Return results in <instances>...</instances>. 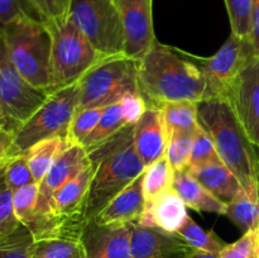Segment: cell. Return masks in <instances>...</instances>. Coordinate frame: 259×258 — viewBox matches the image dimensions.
Listing matches in <instances>:
<instances>
[{
	"instance_id": "cell-1",
	"label": "cell",
	"mask_w": 259,
	"mask_h": 258,
	"mask_svg": "<svg viewBox=\"0 0 259 258\" xmlns=\"http://www.w3.org/2000/svg\"><path fill=\"white\" fill-rule=\"evenodd\" d=\"M138 80L147 106L210 99L204 72L191 55L157 40L139 61Z\"/></svg>"
},
{
	"instance_id": "cell-2",
	"label": "cell",
	"mask_w": 259,
	"mask_h": 258,
	"mask_svg": "<svg viewBox=\"0 0 259 258\" xmlns=\"http://www.w3.org/2000/svg\"><path fill=\"white\" fill-rule=\"evenodd\" d=\"M133 126L126 124L118 133L88 152L93 177L86 197V222L95 219L119 192L146 169L134 146Z\"/></svg>"
},
{
	"instance_id": "cell-3",
	"label": "cell",
	"mask_w": 259,
	"mask_h": 258,
	"mask_svg": "<svg viewBox=\"0 0 259 258\" xmlns=\"http://www.w3.org/2000/svg\"><path fill=\"white\" fill-rule=\"evenodd\" d=\"M197 123L212 139L223 163L238 177L248 192H258L259 151L224 98L196 103Z\"/></svg>"
},
{
	"instance_id": "cell-4",
	"label": "cell",
	"mask_w": 259,
	"mask_h": 258,
	"mask_svg": "<svg viewBox=\"0 0 259 258\" xmlns=\"http://www.w3.org/2000/svg\"><path fill=\"white\" fill-rule=\"evenodd\" d=\"M10 61L39 90L52 94V35L45 22L20 15L0 27Z\"/></svg>"
},
{
	"instance_id": "cell-5",
	"label": "cell",
	"mask_w": 259,
	"mask_h": 258,
	"mask_svg": "<svg viewBox=\"0 0 259 258\" xmlns=\"http://www.w3.org/2000/svg\"><path fill=\"white\" fill-rule=\"evenodd\" d=\"M139 60L125 55L105 57L78 81V110L106 108L120 103L131 93L139 91Z\"/></svg>"
},
{
	"instance_id": "cell-6",
	"label": "cell",
	"mask_w": 259,
	"mask_h": 258,
	"mask_svg": "<svg viewBox=\"0 0 259 258\" xmlns=\"http://www.w3.org/2000/svg\"><path fill=\"white\" fill-rule=\"evenodd\" d=\"M80 105L78 82L50 94L47 100L13 136L9 157L19 156L39 142L51 138L68 139L70 125ZM70 141V139H68Z\"/></svg>"
},
{
	"instance_id": "cell-7",
	"label": "cell",
	"mask_w": 259,
	"mask_h": 258,
	"mask_svg": "<svg viewBox=\"0 0 259 258\" xmlns=\"http://www.w3.org/2000/svg\"><path fill=\"white\" fill-rule=\"evenodd\" d=\"M52 35V75L55 91L78 82L101 56L70 18L46 23ZM53 91V93H55Z\"/></svg>"
},
{
	"instance_id": "cell-8",
	"label": "cell",
	"mask_w": 259,
	"mask_h": 258,
	"mask_svg": "<svg viewBox=\"0 0 259 258\" xmlns=\"http://www.w3.org/2000/svg\"><path fill=\"white\" fill-rule=\"evenodd\" d=\"M68 18L104 57L124 55V29L115 0H72Z\"/></svg>"
},
{
	"instance_id": "cell-9",
	"label": "cell",
	"mask_w": 259,
	"mask_h": 258,
	"mask_svg": "<svg viewBox=\"0 0 259 258\" xmlns=\"http://www.w3.org/2000/svg\"><path fill=\"white\" fill-rule=\"evenodd\" d=\"M48 96L18 72L0 32V129L14 136Z\"/></svg>"
},
{
	"instance_id": "cell-10",
	"label": "cell",
	"mask_w": 259,
	"mask_h": 258,
	"mask_svg": "<svg viewBox=\"0 0 259 258\" xmlns=\"http://www.w3.org/2000/svg\"><path fill=\"white\" fill-rule=\"evenodd\" d=\"M89 163V153L82 144L72 143L61 152L56 158L45 179L39 182L37 206L28 229L34 240L46 239L48 237L51 215H52L53 196L56 191L71 179L80 174Z\"/></svg>"
},
{
	"instance_id": "cell-11",
	"label": "cell",
	"mask_w": 259,
	"mask_h": 258,
	"mask_svg": "<svg viewBox=\"0 0 259 258\" xmlns=\"http://www.w3.org/2000/svg\"><path fill=\"white\" fill-rule=\"evenodd\" d=\"M257 56L249 38H242L232 33L214 56L204 58L191 55V57L204 72L210 99H225L238 73Z\"/></svg>"
},
{
	"instance_id": "cell-12",
	"label": "cell",
	"mask_w": 259,
	"mask_h": 258,
	"mask_svg": "<svg viewBox=\"0 0 259 258\" xmlns=\"http://www.w3.org/2000/svg\"><path fill=\"white\" fill-rule=\"evenodd\" d=\"M225 99L259 151V56L238 73Z\"/></svg>"
},
{
	"instance_id": "cell-13",
	"label": "cell",
	"mask_w": 259,
	"mask_h": 258,
	"mask_svg": "<svg viewBox=\"0 0 259 258\" xmlns=\"http://www.w3.org/2000/svg\"><path fill=\"white\" fill-rule=\"evenodd\" d=\"M124 29V55L141 61L156 43L152 0H115Z\"/></svg>"
},
{
	"instance_id": "cell-14",
	"label": "cell",
	"mask_w": 259,
	"mask_h": 258,
	"mask_svg": "<svg viewBox=\"0 0 259 258\" xmlns=\"http://www.w3.org/2000/svg\"><path fill=\"white\" fill-rule=\"evenodd\" d=\"M86 258H133L131 224L86 223L80 237Z\"/></svg>"
},
{
	"instance_id": "cell-15",
	"label": "cell",
	"mask_w": 259,
	"mask_h": 258,
	"mask_svg": "<svg viewBox=\"0 0 259 258\" xmlns=\"http://www.w3.org/2000/svg\"><path fill=\"white\" fill-rule=\"evenodd\" d=\"M131 244L133 258H189L196 250L179 233L137 223L131 224Z\"/></svg>"
},
{
	"instance_id": "cell-16",
	"label": "cell",
	"mask_w": 259,
	"mask_h": 258,
	"mask_svg": "<svg viewBox=\"0 0 259 258\" xmlns=\"http://www.w3.org/2000/svg\"><path fill=\"white\" fill-rule=\"evenodd\" d=\"M133 138L137 153L146 168L164 157L167 132L162 113L158 108L148 106L133 126Z\"/></svg>"
},
{
	"instance_id": "cell-17",
	"label": "cell",
	"mask_w": 259,
	"mask_h": 258,
	"mask_svg": "<svg viewBox=\"0 0 259 258\" xmlns=\"http://www.w3.org/2000/svg\"><path fill=\"white\" fill-rule=\"evenodd\" d=\"M187 217L186 204L172 187L156 199L146 202V207L137 224L177 233L186 222Z\"/></svg>"
},
{
	"instance_id": "cell-18",
	"label": "cell",
	"mask_w": 259,
	"mask_h": 258,
	"mask_svg": "<svg viewBox=\"0 0 259 258\" xmlns=\"http://www.w3.org/2000/svg\"><path fill=\"white\" fill-rule=\"evenodd\" d=\"M146 202L143 191V174H142L123 191L119 192L93 220H96L101 224L137 223L146 207Z\"/></svg>"
},
{
	"instance_id": "cell-19",
	"label": "cell",
	"mask_w": 259,
	"mask_h": 258,
	"mask_svg": "<svg viewBox=\"0 0 259 258\" xmlns=\"http://www.w3.org/2000/svg\"><path fill=\"white\" fill-rule=\"evenodd\" d=\"M187 171L215 197L227 205L245 190L238 177L223 163L189 167Z\"/></svg>"
},
{
	"instance_id": "cell-20",
	"label": "cell",
	"mask_w": 259,
	"mask_h": 258,
	"mask_svg": "<svg viewBox=\"0 0 259 258\" xmlns=\"http://www.w3.org/2000/svg\"><path fill=\"white\" fill-rule=\"evenodd\" d=\"M174 190L180 195L186 206L196 211H206L212 214L225 215L227 204L215 197L206 187L202 186L187 169L175 171Z\"/></svg>"
},
{
	"instance_id": "cell-21",
	"label": "cell",
	"mask_w": 259,
	"mask_h": 258,
	"mask_svg": "<svg viewBox=\"0 0 259 258\" xmlns=\"http://www.w3.org/2000/svg\"><path fill=\"white\" fill-rule=\"evenodd\" d=\"M70 144L72 143L66 138H51L34 144L23 153L27 158L29 168L37 184H39L45 179L56 158Z\"/></svg>"
},
{
	"instance_id": "cell-22",
	"label": "cell",
	"mask_w": 259,
	"mask_h": 258,
	"mask_svg": "<svg viewBox=\"0 0 259 258\" xmlns=\"http://www.w3.org/2000/svg\"><path fill=\"white\" fill-rule=\"evenodd\" d=\"M157 108L162 113L167 134L172 132L194 134V132L199 126L196 103H191V101L163 103L159 104Z\"/></svg>"
},
{
	"instance_id": "cell-23",
	"label": "cell",
	"mask_w": 259,
	"mask_h": 258,
	"mask_svg": "<svg viewBox=\"0 0 259 258\" xmlns=\"http://www.w3.org/2000/svg\"><path fill=\"white\" fill-rule=\"evenodd\" d=\"M228 218L244 233L259 228V196L258 192L243 191L239 196L227 205Z\"/></svg>"
},
{
	"instance_id": "cell-24",
	"label": "cell",
	"mask_w": 259,
	"mask_h": 258,
	"mask_svg": "<svg viewBox=\"0 0 259 258\" xmlns=\"http://www.w3.org/2000/svg\"><path fill=\"white\" fill-rule=\"evenodd\" d=\"M29 258H86L80 239L46 238L34 240Z\"/></svg>"
},
{
	"instance_id": "cell-25",
	"label": "cell",
	"mask_w": 259,
	"mask_h": 258,
	"mask_svg": "<svg viewBox=\"0 0 259 258\" xmlns=\"http://www.w3.org/2000/svg\"><path fill=\"white\" fill-rule=\"evenodd\" d=\"M174 179L175 169L172 168L166 157H162L161 159L147 167L143 172V191L146 201H151L172 189Z\"/></svg>"
},
{
	"instance_id": "cell-26",
	"label": "cell",
	"mask_w": 259,
	"mask_h": 258,
	"mask_svg": "<svg viewBox=\"0 0 259 258\" xmlns=\"http://www.w3.org/2000/svg\"><path fill=\"white\" fill-rule=\"evenodd\" d=\"M126 123L124 120L123 111H121L120 103L113 104L110 106H106L104 109V113L101 115L100 120L96 124L95 129L90 133V136L83 141L82 146L88 152L94 149L95 147L100 146L101 143L113 137L114 134L118 133Z\"/></svg>"
},
{
	"instance_id": "cell-27",
	"label": "cell",
	"mask_w": 259,
	"mask_h": 258,
	"mask_svg": "<svg viewBox=\"0 0 259 258\" xmlns=\"http://www.w3.org/2000/svg\"><path fill=\"white\" fill-rule=\"evenodd\" d=\"M180 235L191 245L194 249L201 250V252L211 253V254L219 255L223 248L227 245V243L223 242L214 232L205 230L200 227L191 217H187L186 222L184 223L179 229Z\"/></svg>"
},
{
	"instance_id": "cell-28",
	"label": "cell",
	"mask_w": 259,
	"mask_h": 258,
	"mask_svg": "<svg viewBox=\"0 0 259 258\" xmlns=\"http://www.w3.org/2000/svg\"><path fill=\"white\" fill-rule=\"evenodd\" d=\"M194 134L172 132L167 134V147L164 157L175 171H185L190 163Z\"/></svg>"
},
{
	"instance_id": "cell-29",
	"label": "cell",
	"mask_w": 259,
	"mask_h": 258,
	"mask_svg": "<svg viewBox=\"0 0 259 258\" xmlns=\"http://www.w3.org/2000/svg\"><path fill=\"white\" fill-rule=\"evenodd\" d=\"M33 243L30 230L20 224L10 234L0 238V258H29Z\"/></svg>"
},
{
	"instance_id": "cell-30",
	"label": "cell",
	"mask_w": 259,
	"mask_h": 258,
	"mask_svg": "<svg viewBox=\"0 0 259 258\" xmlns=\"http://www.w3.org/2000/svg\"><path fill=\"white\" fill-rule=\"evenodd\" d=\"M229 15L232 33L249 38L252 32V13L254 0H224Z\"/></svg>"
},
{
	"instance_id": "cell-31",
	"label": "cell",
	"mask_w": 259,
	"mask_h": 258,
	"mask_svg": "<svg viewBox=\"0 0 259 258\" xmlns=\"http://www.w3.org/2000/svg\"><path fill=\"white\" fill-rule=\"evenodd\" d=\"M223 163L218 154L215 144L209 134L201 128L197 126L196 131L192 136V148L191 156H190L189 167L205 166V164H215ZM224 164V163H223ZM187 167V168H189Z\"/></svg>"
},
{
	"instance_id": "cell-32",
	"label": "cell",
	"mask_w": 259,
	"mask_h": 258,
	"mask_svg": "<svg viewBox=\"0 0 259 258\" xmlns=\"http://www.w3.org/2000/svg\"><path fill=\"white\" fill-rule=\"evenodd\" d=\"M105 108H89L77 110L72 119L68 132V139L71 143L82 144L83 141L90 136L100 120Z\"/></svg>"
},
{
	"instance_id": "cell-33",
	"label": "cell",
	"mask_w": 259,
	"mask_h": 258,
	"mask_svg": "<svg viewBox=\"0 0 259 258\" xmlns=\"http://www.w3.org/2000/svg\"><path fill=\"white\" fill-rule=\"evenodd\" d=\"M38 192H39V184L37 182L20 187L19 190L13 192V210L17 219L25 227H28L34 214Z\"/></svg>"
},
{
	"instance_id": "cell-34",
	"label": "cell",
	"mask_w": 259,
	"mask_h": 258,
	"mask_svg": "<svg viewBox=\"0 0 259 258\" xmlns=\"http://www.w3.org/2000/svg\"><path fill=\"white\" fill-rule=\"evenodd\" d=\"M20 224L13 210V192L8 187L3 168L0 171V238L10 234Z\"/></svg>"
},
{
	"instance_id": "cell-35",
	"label": "cell",
	"mask_w": 259,
	"mask_h": 258,
	"mask_svg": "<svg viewBox=\"0 0 259 258\" xmlns=\"http://www.w3.org/2000/svg\"><path fill=\"white\" fill-rule=\"evenodd\" d=\"M4 174L8 187L12 192L17 191L20 187L35 182L24 154H19V156L9 158V161L7 162L4 167Z\"/></svg>"
},
{
	"instance_id": "cell-36",
	"label": "cell",
	"mask_w": 259,
	"mask_h": 258,
	"mask_svg": "<svg viewBox=\"0 0 259 258\" xmlns=\"http://www.w3.org/2000/svg\"><path fill=\"white\" fill-rule=\"evenodd\" d=\"M72 0H27L42 22L48 23L68 18Z\"/></svg>"
},
{
	"instance_id": "cell-37",
	"label": "cell",
	"mask_w": 259,
	"mask_h": 258,
	"mask_svg": "<svg viewBox=\"0 0 259 258\" xmlns=\"http://www.w3.org/2000/svg\"><path fill=\"white\" fill-rule=\"evenodd\" d=\"M255 235L257 230L244 233L237 242L225 245L218 258H252L255 249Z\"/></svg>"
},
{
	"instance_id": "cell-38",
	"label": "cell",
	"mask_w": 259,
	"mask_h": 258,
	"mask_svg": "<svg viewBox=\"0 0 259 258\" xmlns=\"http://www.w3.org/2000/svg\"><path fill=\"white\" fill-rule=\"evenodd\" d=\"M124 120L129 125H134L147 110V103L141 93L126 94L120 100Z\"/></svg>"
},
{
	"instance_id": "cell-39",
	"label": "cell",
	"mask_w": 259,
	"mask_h": 258,
	"mask_svg": "<svg viewBox=\"0 0 259 258\" xmlns=\"http://www.w3.org/2000/svg\"><path fill=\"white\" fill-rule=\"evenodd\" d=\"M20 15H28L40 20L27 0H0V27Z\"/></svg>"
},
{
	"instance_id": "cell-40",
	"label": "cell",
	"mask_w": 259,
	"mask_h": 258,
	"mask_svg": "<svg viewBox=\"0 0 259 258\" xmlns=\"http://www.w3.org/2000/svg\"><path fill=\"white\" fill-rule=\"evenodd\" d=\"M13 143V134L0 129V171L5 167L7 162L9 161L10 147Z\"/></svg>"
},
{
	"instance_id": "cell-41",
	"label": "cell",
	"mask_w": 259,
	"mask_h": 258,
	"mask_svg": "<svg viewBox=\"0 0 259 258\" xmlns=\"http://www.w3.org/2000/svg\"><path fill=\"white\" fill-rule=\"evenodd\" d=\"M255 53L259 56V0L253 2V13H252V32L249 37Z\"/></svg>"
},
{
	"instance_id": "cell-42",
	"label": "cell",
	"mask_w": 259,
	"mask_h": 258,
	"mask_svg": "<svg viewBox=\"0 0 259 258\" xmlns=\"http://www.w3.org/2000/svg\"><path fill=\"white\" fill-rule=\"evenodd\" d=\"M189 258H218V255L211 254V253L201 252V250H195Z\"/></svg>"
},
{
	"instance_id": "cell-43",
	"label": "cell",
	"mask_w": 259,
	"mask_h": 258,
	"mask_svg": "<svg viewBox=\"0 0 259 258\" xmlns=\"http://www.w3.org/2000/svg\"><path fill=\"white\" fill-rule=\"evenodd\" d=\"M254 253H255V257L259 258V228L257 229V235H255V249H254Z\"/></svg>"
},
{
	"instance_id": "cell-44",
	"label": "cell",
	"mask_w": 259,
	"mask_h": 258,
	"mask_svg": "<svg viewBox=\"0 0 259 258\" xmlns=\"http://www.w3.org/2000/svg\"><path fill=\"white\" fill-rule=\"evenodd\" d=\"M257 187H258V196H259V162H258V175H257Z\"/></svg>"
},
{
	"instance_id": "cell-45",
	"label": "cell",
	"mask_w": 259,
	"mask_h": 258,
	"mask_svg": "<svg viewBox=\"0 0 259 258\" xmlns=\"http://www.w3.org/2000/svg\"><path fill=\"white\" fill-rule=\"evenodd\" d=\"M252 258H257V257H255V253H253V255H252Z\"/></svg>"
}]
</instances>
